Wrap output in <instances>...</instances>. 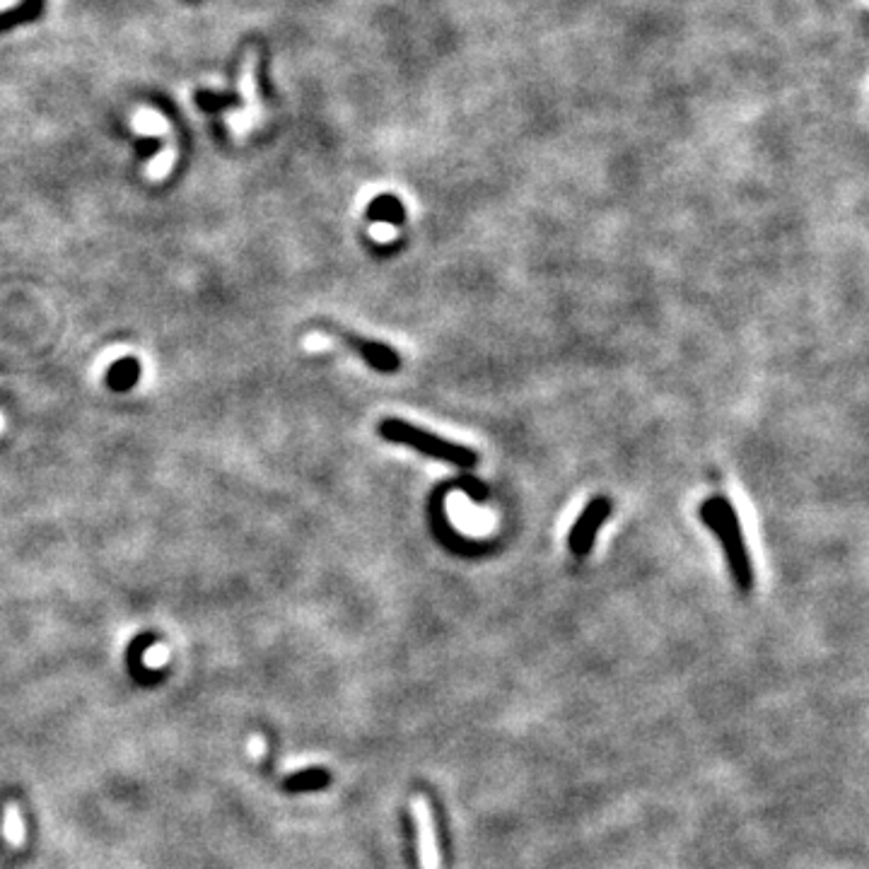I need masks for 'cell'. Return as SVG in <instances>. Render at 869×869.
I'll list each match as a JSON object with an SVG mask.
<instances>
[{
  "instance_id": "cell-1",
  "label": "cell",
  "mask_w": 869,
  "mask_h": 869,
  "mask_svg": "<svg viewBox=\"0 0 869 869\" xmlns=\"http://www.w3.org/2000/svg\"><path fill=\"white\" fill-rule=\"evenodd\" d=\"M701 517H703L705 527H708L713 534L720 536L722 551H725V556H727L729 573H732L734 582H737V585L742 587L744 592L746 589L754 587V568H751L749 551H746L737 510L729 505L727 498H710V500H705L703 507H701Z\"/></svg>"
},
{
  "instance_id": "cell-2",
  "label": "cell",
  "mask_w": 869,
  "mask_h": 869,
  "mask_svg": "<svg viewBox=\"0 0 869 869\" xmlns=\"http://www.w3.org/2000/svg\"><path fill=\"white\" fill-rule=\"evenodd\" d=\"M379 435H382L384 440L396 442V445L416 449V452L425 454V457L440 459V462H447L454 466H464V469H471V466H476L478 462L474 449L457 445V442L442 440V437L428 433V430L416 428V425L406 421H399V418H387V421L379 423Z\"/></svg>"
},
{
  "instance_id": "cell-3",
  "label": "cell",
  "mask_w": 869,
  "mask_h": 869,
  "mask_svg": "<svg viewBox=\"0 0 869 869\" xmlns=\"http://www.w3.org/2000/svg\"><path fill=\"white\" fill-rule=\"evenodd\" d=\"M609 515H611L609 498H594L592 503L582 510V515L577 517V522L573 524V529H570V536H568V546L575 556H587V553L592 551L594 536H597V532L602 529V524L609 519Z\"/></svg>"
},
{
  "instance_id": "cell-4",
  "label": "cell",
  "mask_w": 869,
  "mask_h": 869,
  "mask_svg": "<svg viewBox=\"0 0 869 869\" xmlns=\"http://www.w3.org/2000/svg\"><path fill=\"white\" fill-rule=\"evenodd\" d=\"M413 816H416L418 831V855H421V869H442L440 841H437V824L428 797L416 795L413 799Z\"/></svg>"
},
{
  "instance_id": "cell-5",
  "label": "cell",
  "mask_w": 869,
  "mask_h": 869,
  "mask_svg": "<svg viewBox=\"0 0 869 869\" xmlns=\"http://www.w3.org/2000/svg\"><path fill=\"white\" fill-rule=\"evenodd\" d=\"M331 331H334V334L341 338V341L346 343L348 348H353V351L358 353L360 358L365 360V363H370V367H375L377 372H396L399 370V365H401L399 355H396L389 346H384V343L367 341V338L353 336V334H348V331L336 329V326H331Z\"/></svg>"
},
{
  "instance_id": "cell-6",
  "label": "cell",
  "mask_w": 869,
  "mask_h": 869,
  "mask_svg": "<svg viewBox=\"0 0 869 869\" xmlns=\"http://www.w3.org/2000/svg\"><path fill=\"white\" fill-rule=\"evenodd\" d=\"M141 379V363L136 358H121L109 367L107 387L112 392H131Z\"/></svg>"
},
{
  "instance_id": "cell-7",
  "label": "cell",
  "mask_w": 869,
  "mask_h": 869,
  "mask_svg": "<svg viewBox=\"0 0 869 869\" xmlns=\"http://www.w3.org/2000/svg\"><path fill=\"white\" fill-rule=\"evenodd\" d=\"M42 8H44V0H25V3H22V8H17L8 15H0V32L20 25V22L34 20V17L42 13Z\"/></svg>"
},
{
  "instance_id": "cell-8",
  "label": "cell",
  "mask_w": 869,
  "mask_h": 869,
  "mask_svg": "<svg viewBox=\"0 0 869 869\" xmlns=\"http://www.w3.org/2000/svg\"><path fill=\"white\" fill-rule=\"evenodd\" d=\"M326 783H329V775L324 771H305L297 778L288 780V787L290 790H317V787H324Z\"/></svg>"
}]
</instances>
